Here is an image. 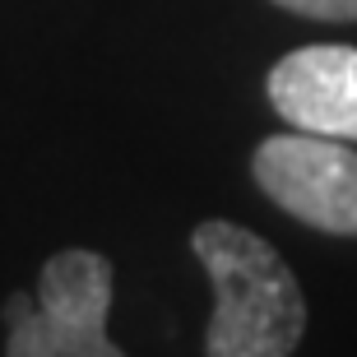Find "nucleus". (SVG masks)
Masks as SVG:
<instances>
[{
    "label": "nucleus",
    "instance_id": "nucleus-1",
    "mask_svg": "<svg viewBox=\"0 0 357 357\" xmlns=\"http://www.w3.org/2000/svg\"><path fill=\"white\" fill-rule=\"evenodd\" d=\"M199 265L213 283V320L204 353L213 357H288L306 330V297L292 269L265 237L227 218H209L190 232Z\"/></svg>",
    "mask_w": 357,
    "mask_h": 357
},
{
    "label": "nucleus",
    "instance_id": "nucleus-2",
    "mask_svg": "<svg viewBox=\"0 0 357 357\" xmlns=\"http://www.w3.org/2000/svg\"><path fill=\"white\" fill-rule=\"evenodd\" d=\"M112 265L98 251H61L42 265L38 297L5 302L10 357H121L107 339Z\"/></svg>",
    "mask_w": 357,
    "mask_h": 357
},
{
    "label": "nucleus",
    "instance_id": "nucleus-3",
    "mask_svg": "<svg viewBox=\"0 0 357 357\" xmlns=\"http://www.w3.org/2000/svg\"><path fill=\"white\" fill-rule=\"evenodd\" d=\"M251 172L269 199L297 223L357 237V149L334 135H269Z\"/></svg>",
    "mask_w": 357,
    "mask_h": 357
},
{
    "label": "nucleus",
    "instance_id": "nucleus-4",
    "mask_svg": "<svg viewBox=\"0 0 357 357\" xmlns=\"http://www.w3.org/2000/svg\"><path fill=\"white\" fill-rule=\"evenodd\" d=\"M269 102L288 126L357 144V47H302L269 70Z\"/></svg>",
    "mask_w": 357,
    "mask_h": 357
},
{
    "label": "nucleus",
    "instance_id": "nucleus-5",
    "mask_svg": "<svg viewBox=\"0 0 357 357\" xmlns=\"http://www.w3.org/2000/svg\"><path fill=\"white\" fill-rule=\"evenodd\" d=\"M302 19H325V24H357V0H274Z\"/></svg>",
    "mask_w": 357,
    "mask_h": 357
}]
</instances>
